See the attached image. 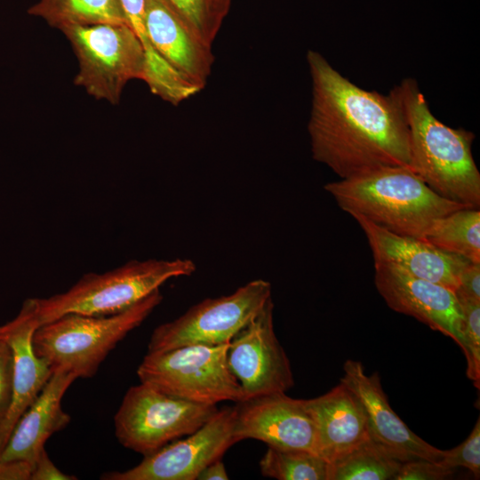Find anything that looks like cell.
<instances>
[{
    "instance_id": "obj_25",
    "label": "cell",
    "mask_w": 480,
    "mask_h": 480,
    "mask_svg": "<svg viewBox=\"0 0 480 480\" xmlns=\"http://www.w3.org/2000/svg\"><path fill=\"white\" fill-rule=\"evenodd\" d=\"M464 316L467 376L479 388L480 384V302L456 294Z\"/></svg>"
},
{
    "instance_id": "obj_1",
    "label": "cell",
    "mask_w": 480,
    "mask_h": 480,
    "mask_svg": "<svg viewBox=\"0 0 480 480\" xmlns=\"http://www.w3.org/2000/svg\"><path fill=\"white\" fill-rule=\"evenodd\" d=\"M312 157L346 179L387 166L411 168L409 131L400 100L353 84L308 50Z\"/></svg>"
},
{
    "instance_id": "obj_22",
    "label": "cell",
    "mask_w": 480,
    "mask_h": 480,
    "mask_svg": "<svg viewBox=\"0 0 480 480\" xmlns=\"http://www.w3.org/2000/svg\"><path fill=\"white\" fill-rule=\"evenodd\" d=\"M329 464L328 480H394L402 462L370 438Z\"/></svg>"
},
{
    "instance_id": "obj_5",
    "label": "cell",
    "mask_w": 480,
    "mask_h": 480,
    "mask_svg": "<svg viewBox=\"0 0 480 480\" xmlns=\"http://www.w3.org/2000/svg\"><path fill=\"white\" fill-rule=\"evenodd\" d=\"M196 270L189 259L130 260L102 274H86L64 292L27 300L39 326L68 313L109 316L127 309L167 280Z\"/></svg>"
},
{
    "instance_id": "obj_13",
    "label": "cell",
    "mask_w": 480,
    "mask_h": 480,
    "mask_svg": "<svg viewBox=\"0 0 480 480\" xmlns=\"http://www.w3.org/2000/svg\"><path fill=\"white\" fill-rule=\"evenodd\" d=\"M235 407L236 442L255 439L271 447L317 454L316 428L305 399L273 393L243 400Z\"/></svg>"
},
{
    "instance_id": "obj_26",
    "label": "cell",
    "mask_w": 480,
    "mask_h": 480,
    "mask_svg": "<svg viewBox=\"0 0 480 480\" xmlns=\"http://www.w3.org/2000/svg\"><path fill=\"white\" fill-rule=\"evenodd\" d=\"M438 463L451 469L459 467L470 470L476 478L480 476V420H477L468 438L460 445L444 450Z\"/></svg>"
},
{
    "instance_id": "obj_31",
    "label": "cell",
    "mask_w": 480,
    "mask_h": 480,
    "mask_svg": "<svg viewBox=\"0 0 480 480\" xmlns=\"http://www.w3.org/2000/svg\"><path fill=\"white\" fill-rule=\"evenodd\" d=\"M126 21L135 34L140 35L145 31L144 6L145 0H119Z\"/></svg>"
},
{
    "instance_id": "obj_20",
    "label": "cell",
    "mask_w": 480,
    "mask_h": 480,
    "mask_svg": "<svg viewBox=\"0 0 480 480\" xmlns=\"http://www.w3.org/2000/svg\"><path fill=\"white\" fill-rule=\"evenodd\" d=\"M28 12L61 31L77 26L128 24L119 0H39Z\"/></svg>"
},
{
    "instance_id": "obj_29",
    "label": "cell",
    "mask_w": 480,
    "mask_h": 480,
    "mask_svg": "<svg viewBox=\"0 0 480 480\" xmlns=\"http://www.w3.org/2000/svg\"><path fill=\"white\" fill-rule=\"evenodd\" d=\"M455 294L475 302H480V263L468 262L459 275Z\"/></svg>"
},
{
    "instance_id": "obj_23",
    "label": "cell",
    "mask_w": 480,
    "mask_h": 480,
    "mask_svg": "<svg viewBox=\"0 0 480 480\" xmlns=\"http://www.w3.org/2000/svg\"><path fill=\"white\" fill-rule=\"evenodd\" d=\"M329 466L316 453L271 446L260 460L261 475L278 480H328Z\"/></svg>"
},
{
    "instance_id": "obj_3",
    "label": "cell",
    "mask_w": 480,
    "mask_h": 480,
    "mask_svg": "<svg viewBox=\"0 0 480 480\" xmlns=\"http://www.w3.org/2000/svg\"><path fill=\"white\" fill-rule=\"evenodd\" d=\"M340 209L397 235L423 239L438 218L467 207L434 192L412 169L387 166L326 183Z\"/></svg>"
},
{
    "instance_id": "obj_12",
    "label": "cell",
    "mask_w": 480,
    "mask_h": 480,
    "mask_svg": "<svg viewBox=\"0 0 480 480\" xmlns=\"http://www.w3.org/2000/svg\"><path fill=\"white\" fill-rule=\"evenodd\" d=\"M374 268L377 291L391 309L450 337L466 356L464 316L454 291L392 263L374 262Z\"/></svg>"
},
{
    "instance_id": "obj_19",
    "label": "cell",
    "mask_w": 480,
    "mask_h": 480,
    "mask_svg": "<svg viewBox=\"0 0 480 480\" xmlns=\"http://www.w3.org/2000/svg\"><path fill=\"white\" fill-rule=\"evenodd\" d=\"M76 379L72 372H52L40 394L15 424L0 453V461H23L33 468L48 438L70 422L61 401Z\"/></svg>"
},
{
    "instance_id": "obj_6",
    "label": "cell",
    "mask_w": 480,
    "mask_h": 480,
    "mask_svg": "<svg viewBox=\"0 0 480 480\" xmlns=\"http://www.w3.org/2000/svg\"><path fill=\"white\" fill-rule=\"evenodd\" d=\"M228 345L192 344L148 353L138 377L142 383L195 403L241 402L240 384L228 364Z\"/></svg>"
},
{
    "instance_id": "obj_8",
    "label": "cell",
    "mask_w": 480,
    "mask_h": 480,
    "mask_svg": "<svg viewBox=\"0 0 480 480\" xmlns=\"http://www.w3.org/2000/svg\"><path fill=\"white\" fill-rule=\"evenodd\" d=\"M218 411L216 405L188 401L140 382L131 387L115 415V434L125 448L143 456L187 436Z\"/></svg>"
},
{
    "instance_id": "obj_15",
    "label": "cell",
    "mask_w": 480,
    "mask_h": 480,
    "mask_svg": "<svg viewBox=\"0 0 480 480\" xmlns=\"http://www.w3.org/2000/svg\"><path fill=\"white\" fill-rule=\"evenodd\" d=\"M144 27L154 50L203 90L214 62L212 46L204 44L166 0H145Z\"/></svg>"
},
{
    "instance_id": "obj_21",
    "label": "cell",
    "mask_w": 480,
    "mask_h": 480,
    "mask_svg": "<svg viewBox=\"0 0 480 480\" xmlns=\"http://www.w3.org/2000/svg\"><path fill=\"white\" fill-rule=\"evenodd\" d=\"M423 239L445 252L480 263V211L463 207L436 219Z\"/></svg>"
},
{
    "instance_id": "obj_11",
    "label": "cell",
    "mask_w": 480,
    "mask_h": 480,
    "mask_svg": "<svg viewBox=\"0 0 480 480\" xmlns=\"http://www.w3.org/2000/svg\"><path fill=\"white\" fill-rule=\"evenodd\" d=\"M273 309L270 299L229 341L228 364L243 400L285 393L294 384L290 361L274 330Z\"/></svg>"
},
{
    "instance_id": "obj_28",
    "label": "cell",
    "mask_w": 480,
    "mask_h": 480,
    "mask_svg": "<svg viewBox=\"0 0 480 480\" xmlns=\"http://www.w3.org/2000/svg\"><path fill=\"white\" fill-rule=\"evenodd\" d=\"M13 356L9 344L0 339V424L5 418L12 396Z\"/></svg>"
},
{
    "instance_id": "obj_27",
    "label": "cell",
    "mask_w": 480,
    "mask_h": 480,
    "mask_svg": "<svg viewBox=\"0 0 480 480\" xmlns=\"http://www.w3.org/2000/svg\"><path fill=\"white\" fill-rule=\"evenodd\" d=\"M453 469L438 461L414 460L402 463L394 480H441L452 476Z\"/></svg>"
},
{
    "instance_id": "obj_18",
    "label": "cell",
    "mask_w": 480,
    "mask_h": 480,
    "mask_svg": "<svg viewBox=\"0 0 480 480\" xmlns=\"http://www.w3.org/2000/svg\"><path fill=\"white\" fill-rule=\"evenodd\" d=\"M314 421L317 454L332 463L371 438L364 409L346 385L305 399Z\"/></svg>"
},
{
    "instance_id": "obj_9",
    "label": "cell",
    "mask_w": 480,
    "mask_h": 480,
    "mask_svg": "<svg viewBox=\"0 0 480 480\" xmlns=\"http://www.w3.org/2000/svg\"><path fill=\"white\" fill-rule=\"evenodd\" d=\"M271 299V284L252 280L229 295L208 298L192 306L178 318L157 326L148 353L178 347L229 343Z\"/></svg>"
},
{
    "instance_id": "obj_4",
    "label": "cell",
    "mask_w": 480,
    "mask_h": 480,
    "mask_svg": "<svg viewBox=\"0 0 480 480\" xmlns=\"http://www.w3.org/2000/svg\"><path fill=\"white\" fill-rule=\"evenodd\" d=\"M163 300L160 289L127 309L109 316L68 313L36 328L32 345L52 372L62 370L76 378H92L109 352Z\"/></svg>"
},
{
    "instance_id": "obj_16",
    "label": "cell",
    "mask_w": 480,
    "mask_h": 480,
    "mask_svg": "<svg viewBox=\"0 0 480 480\" xmlns=\"http://www.w3.org/2000/svg\"><path fill=\"white\" fill-rule=\"evenodd\" d=\"M350 215L364 231L374 262L392 263L416 277L452 291L458 288L459 275L468 260L439 250L424 239L390 232L360 214Z\"/></svg>"
},
{
    "instance_id": "obj_10",
    "label": "cell",
    "mask_w": 480,
    "mask_h": 480,
    "mask_svg": "<svg viewBox=\"0 0 480 480\" xmlns=\"http://www.w3.org/2000/svg\"><path fill=\"white\" fill-rule=\"evenodd\" d=\"M236 407L218 410L201 428L181 440H174L144 456L125 471L103 474V480H195L212 461L221 459L236 443L234 436Z\"/></svg>"
},
{
    "instance_id": "obj_32",
    "label": "cell",
    "mask_w": 480,
    "mask_h": 480,
    "mask_svg": "<svg viewBox=\"0 0 480 480\" xmlns=\"http://www.w3.org/2000/svg\"><path fill=\"white\" fill-rule=\"evenodd\" d=\"M32 466L23 461H0V480H30Z\"/></svg>"
},
{
    "instance_id": "obj_33",
    "label": "cell",
    "mask_w": 480,
    "mask_h": 480,
    "mask_svg": "<svg viewBox=\"0 0 480 480\" xmlns=\"http://www.w3.org/2000/svg\"><path fill=\"white\" fill-rule=\"evenodd\" d=\"M198 480H227L228 476L221 459L206 466L197 476Z\"/></svg>"
},
{
    "instance_id": "obj_24",
    "label": "cell",
    "mask_w": 480,
    "mask_h": 480,
    "mask_svg": "<svg viewBox=\"0 0 480 480\" xmlns=\"http://www.w3.org/2000/svg\"><path fill=\"white\" fill-rule=\"evenodd\" d=\"M206 44H212L228 16L232 0H166Z\"/></svg>"
},
{
    "instance_id": "obj_30",
    "label": "cell",
    "mask_w": 480,
    "mask_h": 480,
    "mask_svg": "<svg viewBox=\"0 0 480 480\" xmlns=\"http://www.w3.org/2000/svg\"><path fill=\"white\" fill-rule=\"evenodd\" d=\"M75 476L63 473L49 458L45 449L38 456L30 476V480H75Z\"/></svg>"
},
{
    "instance_id": "obj_2",
    "label": "cell",
    "mask_w": 480,
    "mask_h": 480,
    "mask_svg": "<svg viewBox=\"0 0 480 480\" xmlns=\"http://www.w3.org/2000/svg\"><path fill=\"white\" fill-rule=\"evenodd\" d=\"M408 125L411 168L437 195L479 208L480 172L472 155L473 132L438 120L412 78L394 87Z\"/></svg>"
},
{
    "instance_id": "obj_14",
    "label": "cell",
    "mask_w": 480,
    "mask_h": 480,
    "mask_svg": "<svg viewBox=\"0 0 480 480\" xmlns=\"http://www.w3.org/2000/svg\"><path fill=\"white\" fill-rule=\"evenodd\" d=\"M340 382L359 398L368 422L371 438L393 458L404 463L414 460L438 461L440 450L412 432L388 404L378 372L367 375L363 364L347 360Z\"/></svg>"
},
{
    "instance_id": "obj_7",
    "label": "cell",
    "mask_w": 480,
    "mask_h": 480,
    "mask_svg": "<svg viewBox=\"0 0 480 480\" xmlns=\"http://www.w3.org/2000/svg\"><path fill=\"white\" fill-rule=\"evenodd\" d=\"M62 32L78 60L74 83L93 98L118 104L130 80L144 79V49L128 24L77 26Z\"/></svg>"
},
{
    "instance_id": "obj_17",
    "label": "cell",
    "mask_w": 480,
    "mask_h": 480,
    "mask_svg": "<svg viewBox=\"0 0 480 480\" xmlns=\"http://www.w3.org/2000/svg\"><path fill=\"white\" fill-rule=\"evenodd\" d=\"M38 326L27 300L15 318L0 325V339L9 344L13 356L12 396L0 424V453L15 424L52 374L48 362L36 356L33 348L32 338Z\"/></svg>"
}]
</instances>
